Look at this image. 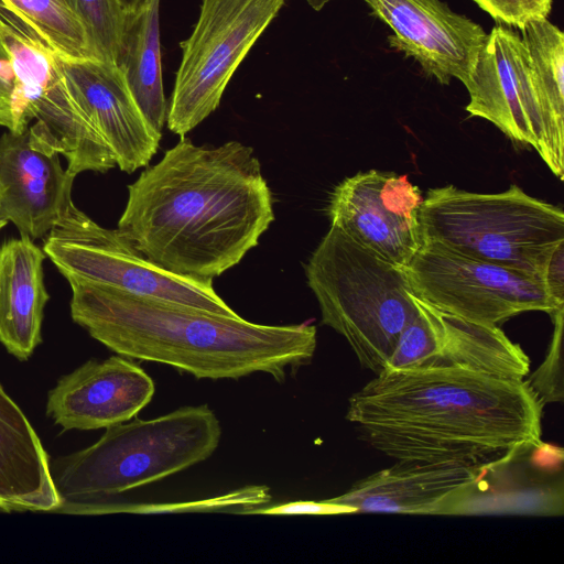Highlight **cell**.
<instances>
[{"label": "cell", "instance_id": "5", "mask_svg": "<svg viewBox=\"0 0 564 564\" xmlns=\"http://www.w3.org/2000/svg\"><path fill=\"white\" fill-rule=\"evenodd\" d=\"M220 437V423L206 404L134 419L107 427L95 444L65 457L54 482L63 505L119 495L207 459Z\"/></svg>", "mask_w": 564, "mask_h": 564}, {"label": "cell", "instance_id": "29", "mask_svg": "<svg viewBox=\"0 0 564 564\" xmlns=\"http://www.w3.org/2000/svg\"><path fill=\"white\" fill-rule=\"evenodd\" d=\"M544 281L552 299L564 306V242L554 251Z\"/></svg>", "mask_w": 564, "mask_h": 564}, {"label": "cell", "instance_id": "11", "mask_svg": "<svg viewBox=\"0 0 564 564\" xmlns=\"http://www.w3.org/2000/svg\"><path fill=\"white\" fill-rule=\"evenodd\" d=\"M469 117L495 124L514 142L541 156L544 118L527 47L520 34L497 24L487 33L473 70L464 83Z\"/></svg>", "mask_w": 564, "mask_h": 564}, {"label": "cell", "instance_id": "22", "mask_svg": "<svg viewBox=\"0 0 564 564\" xmlns=\"http://www.w3.org/2000/svg\"><path fill=\"white\" fill-rule=\"evenodd\" d=\"M529 53L544 118L541 154L551 172L564 176V33L547 19L531 21L521 30Z\"/></svg>", "mask_w": 564, "mask_h": 564}, {"label": "cell", "instance_id": "16", "mask_svg": "<svg viewBox=\"0 0 564 564\" xmlns=\"http://www.w3.org/2000/svg\"><path fill=\"white\" fill-rule=\"evenodd\" d=\"M58 64L79 106L111 150L116 165L129 174L148 165L162 135L144 120L116 64L59 56Z\"/></svg>", "mask_w": 564, "mask_h": 564}, {"label": "cell", "instance_id": "1", "mask_svg": "<svg viewBox=\"0 0 564 564\" xmlns=\"http://www.w3.org/2000/svg\"><path fill=\"white\" fill-rule=\"evenodd\" d=\"M273 220L272 192L251 147L181 137L128 186L117 229L158 267L213 280L238 264Z\"/></svg>", "mask_w": 564, "mask_h": 564}, {"label": "cell", "instance_id": "18", "mask_svg": "<svg viewBox=\"0 0 564 564\" xmlns=\"http://www.w3.org/2000/svg\"><path fill=\"white\" fill-rule=\"evenodd\" d=\"M62 507L37 434L0 384V510L54 511Z\"/></svg>", "mask_w": 564, "mask_h": 564}, {"label": "cell", "instance_id": "20", "mask_svg": "<svg viewBox=\"0 0 564 564\" xmlns=\"http://www.w3.org/2000/svg\"><path fill=\"white\" fill-rule=\"evenodd\" d=\"M433 310L436 346L425 367H459L514 380L528 377L529 357L497 325L475 323Z\"/></svg>", "mask_w": 564, "mask_h": 564}, {"label": "cell", "instance_id": "19", "mask_svg": "<svg viewBox=\"0 0 564 564\" xmlns=\"http://www.w3.org/2000/svg\"><path fill=\"white\" fill-rule=\"evenodd\" d=\"M44 259L43 249L24 235L0 246V343L20 360H26L42 341L50 299Z\"/></svg>", "mask_w": 564, "mask_h": 564}, {"label": "cell", "instance_id": "31", "mask_svg": "<svg viewBox=\"0 0 564 564\" xmlns=\"http://www.w3.org/2000/svg\"><path fill=\"white\" fill-rule=\"evenodd\" d=\"M330 0H307V2L315 9L319 10L322 9L327 2Z\"/></svg>", "mask_w": 564, "mask_h": 564}, {"label": "cell", "instance_id": "27", "mask_svg": "<svg viewBox=\"0 0 564 564\" xmlns=\"http://www.w3.org/2000/svg\"><path fill=\"white\" fill-rule=\"evenodd\" d=\"M3 23L0 20V29ZM14 74L8 51L0 32V126L14 132L13 113Z\"/></svg>", "mask_w": 564, "mask_h": 564}, {"label": "cell", "instance_id": "4", "mask_svg": "<svg viewBox=\"0 0 564 564\" xmlns=\"http://www.w3.org/2000/svg\"><path fill=\"white\" fill-rule=\"evenodd\" d=\"M322 323L340 334L360 365L380 375L419 311L404 267L330 226L305 264Z\"/></svg>", "mask_w": 564, "mask_h": 564}, {"label": "cell", "instance_id": "32", "mask_svg": "<svg viewBox=\"0 0 564 564\" xmlns=\"http://www.w3.org/2000/svg\"><path fill=\"white\" fill-rule=\"evenodd\" d=\"M8 221L0 219V230L7 225Z\"/></svg>", "mask_w": 564, "mask_h": 564}, {"label": "cell", "instance_id": "7", "mask_svg": "<svg viewBox=\"0 0 564 564\" xmlns=\"http://www.w3.org/2000/svg\"><path fill=\"white\" fill-rule=\"evenodd\" d=\"M42 249L66 280L238 315L217 294L213 280L178 275L158 267L141 256L118 229L101 227L74 203L45 236Z\"/></svg>", "mask_w": 564, "mask_h": 564}, {"label": "cell", "instance_id": "13", "mask_svg": "<svg viewBox=\"0 0 564 564\" xmlns=\"http://www.w3.org/2000/svg\"><path fill=\"white\" fill-rule=\"evenodd\" d=\"M75 177L57 152L32 141L29 128L8 130L0 137V219L32 239L45 237L73 203Z\"/></svg>", "mask_w": 564, "mask_h": 564}, {"label": "cell", "instance_id": "6", "mask_svg": "<svg viewBox=\"0 0 564 564\" xmlns=\"http://www.w3.org/2000/svg\"><path fill=\"white\" fill-rule=\"evenodd\" d=\"M423 241L544 281L564 242L563 209L518 185L474 193L454 185L430 188L420 206Z\"/></svg>", "mask_w": 564, "mask_h": 564}, {"label": "cell", "instance_id": "2", "mask_svg": "<svg viewBox=\"0 0 564 564\" xmlns=\"http://www.w3.org/2000/svg\"><path fill=\"white\" fill-rule=\"evenodd\" d=\"M542 409L527 380L419 367L378 375L349 398L346 419L397 460L484 465L543 443Z\"/></svg>", "mask_w": 564, "mask_h": 564}, {"label": "cell", "instance_id": "24", "mask_svg": "<svg viewBox=\"0 0 564 564\" xmlns=\"http://www.w3.org/2000/svg\"><path fill=\"white\" fill-rule=\"evenodd\" d=\"M88 36L95 56L115 64L126 11L119 0H64Z\"/></svg>", "mask_w": 564, "mask_h": 564}, {"label": "cell", "instance_id": "9", "mask_svg": "<svg viewBox=\"0 0 564 564\" xmlns=\"http://www.w3.org/2000/svg\"><path fill=\"white\" fill-rule=\"evenodd\" d=\"M404 271L416 297L475 323L498 326L524 312L552 316L564 308L552 299L545 282L433 241H423Z\"/></svg>", "mask_w": 564, "mask_h": 564}, {"label": "cell", "instance_id": "30", "mask_svg": "<svg viewBox=\"0 0 564 564\" xmlns=\"http://www.w3.org/2000/svg\"><path fill=\"white\" fill-rule=\"evenodd\" d=\"M126 12L135 11L144 6L149 0H119Z\"/></svg>", "mask_w": 564, "mask_h": 564}, {"label": "cell", "instance_id": "21", "mask_svg": "<svg viewBox=\"0 0 564 564\" xmlns=\"http://www.w3.org/2000/svg\"><path fill=\"white\" fill-rule=\"evenodd\" d=\"M159 2L149 0L138 10L126 12L115 64L144 120L162 135L167 105L161 69Z\"/></svg>", "mask_w": 564, "mask_h": 564}, {"label": "cell", "instance_id": "3", "mask_svg": "<svg viewBox=\"0 0 564 564\" xmlns=\"http://www.w3.org/2000/svg\"><path fill=\"white\" fill-rule=\"evenodd\" d=\"M75 323L127 358L172 366L197 379L263 372L282 381L311 362L316 327L263 325L194 306L67 280Z\"/></svg>", "mask_w": 564, "mask_h": 564}, {"label": "cell", "instance_id": "14", "mask_svg": "<svg viewBox=\"0 0 564 564\" xmlns=\"http://www.w3.org/2000/svg\"><path fill=\"white\" fill-rule=\"evenodd\" d=\"M154 392L152 378L117 355L89 360L62 377L48 393L46 413L64 431L107 429L130 421Z\"/></svg>", "mask_w": 564, "mask_h": 564}, {"label": "cell", "instance_id": "10", "mask_svg": "<svg viewBox=\"0 0 564 564\" xmlns=\"http://www.w3.org/2000/svg\"><path fill=\"white\" fill-rule=\"evenodd\" d=\"M423 195L408 175L368 170L344 178L330 193V226L383 259L405 267L423 243Z\"/></svg>", "mask_w": 564, "mask_h": 564}, {"label": "cell", "instance_id": "23", "mask_svg": "<svg viewBox=\"0 0 564 564\" xmlns=\"http://www.w3.org/2000/svg\"><path fill=\"white\" fill-rule=\"evenodd\" d=\"M0 20L66 59H97L84 26L64 0H0Z\"/></svg>", "mask_w": 564, "mask_h": 564}, {"label": "cell", "instance_id": "8", "mask_svg": "<svg viewBox=\"0 0 564 564\" xmlns=\"http://www.w3.org/2000/svg\"><path fill=\"white\" fill-rule=\"evenodd\" d=\"M285 0H203L181 43L183 56L167 108V128L185 137L220 102L228 82Z\"/></svg>", "mask_w": 564, "mask_h": 564}, {"label": "cell", "instance_id": "15", "mask_svg": "<svg viewBox=\"0 0 564 564\" xmlns=\"http://www.w3.org/2000/svg\"><path fill=\"white\" fill-rule=\"evenodd\" d=\"M482 465L459 462L397 460L328 501L355 513L454 516L476 482Z\"/></svg>", "mask_w": 564, "mask_h": 564}, {"label": "cell", "instance_id": "17", "mask_svg": "<svg viewBox=\"0 0 564 564\" xmlns=\"http://www.w3.org/2000/svg\"><path fill=\"white\" fill-rule=\"evenodd\" d=\"M500 513H563L562 448L529 445L484 464L454 516Z\"/></svg>", "mask_w": 564, "mask_h": 564}, {"label": "cell", "instance_id": "25", "mask_svg": "<svg viewBox=\"0 0 564 564\" xmlns=\"http://www.w3.org/2000/svg\"><path fill=\"white\" fill-rule=\"evenodd\" d=\"M563 313L564 308L552 315L555 327L545 359L527 380L543 405L563 401Z\"/></svg>", "mask_w": 564, "mask_h": 564}, {"label": "cell", "instance_id": "12", "mask_svg": "<svg viewBox=\"0 0 564 564\" xmlns=\"http://www.w3.org/2000/svg\"><path fill=\"white\" fill-rule=\"evenodd\" d=\"M391 30V47L413 58L423 72L447 85L468 78L487 33L441 0H364Z\"/></svg>", "mask_w": 564, "mask_h": 564}, {"label": "cell", "instance_id": "28", "mask_svg": "<svg viewBox=\"0 0 564 564\" xmlns=\"http://www.w3.org/2000/svg\"><path fill=\"white\" fill-rule=\"evenodd\" d=\"M243 513L252 514H343L355 513L350 507L335 503L332 501H292L278 506L265 507L260 509H251Z\"/></svg>", "mask_w": 564, "mask_h": 564}, {"label": "cell", "instance_id": "26", "mask_svg": "<svg viewBox=\"0 0 564 564\" xmlns=\"http://www.w3.org/2000/svg\"><path fill=\"white\" fill-rule=\"evenodd\" d=\"M496 22L521 30L527 23L547 19L552 0H474Z\"/></svg>", "mask_w": 564, "mask_h": 564}]
</instances>
